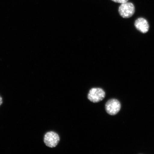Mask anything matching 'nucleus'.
<instances>
[{"label":"nucleus","mask_w":154,"mask_h":154,"mask_svg":"<svg viewBox=\"0 0 154 154\" xmlns=\"http://www.w3.org/2000/svg\"><path fill=\"white\" fill-rule=\"evenodd\" d=\"M60 140L57 133L53 131L48 132L44 136V141L45 145L50 148L56 147Z\"/></svg>","instance_id":"3"},{"label":"nucleus","mask_w":154,"mask_h":154,"mask_svg":"<svg viewBox=\"0 0 154 154\" xmlns=\"http://www.w3.org/2000/svg\"><path fill=\"white\" fill-rule=\"evenodd\" d=\"M3 103V99L0 96V106H1L2 104Z\"/></svg>","instance_id":"7"},{"label":"nucleus","mask_w":154,"mask_h":154,"mask_svg":"<svg viewBox=\"0 0 154 154\" xmlns=\"http://www.w3.org/2000/svg\"><path fill=\"white\" fill-rule=\"evenodd\" d=\"M134 26L138 31L143 33H146L149 30V23L143 18H140L137 19L135 22Z\"/></svg>","instance_id":"5"},{"label":"nucleus","mask_w":154,"mask_h":154,"mask_svg":"<svg viewBox=\"0 0 154 154\" xmlns=\"http://www.w3.org/2000/svg\"><path fill=\"white\" fill-rule=\"evenodd\" d=\"M119 14L123 18H130L134 14L135 8L133 4L130 2H125L121 4L119 7Z\"/></svg>","instance_id":"2"},{"label":"nucleus","mask_w":154,"mask_h":154,"mask_svg":"<svg viewBox=\"0 0 154 154\" xmlns=\"http://www.w3.org/2000/svg\"><path fill=\"white\" fill-rule=\"evenodd\" d=\"M105 92L101 88H93L88 92V98L90 101L94 103L101 101L105 97Z\"/></svg>","instance_id":"1"},{"label":"nucleus","mask_w":154,"mask_h":154,"mask_svg":"<svg viewBox=\"0 0 154 154\" xmlns=\"http://www.w3.org/2000/svg\"><path fill=\"white\" fill-rule=\"evenodd\" d=\"M121 105L118 100L114 99L109 100L105 105L106 112L111 115H115L120 111Z\"/></svg>","instance_id":"4"},{"label":"nucleus","mask_w":154,"mask_h":154,"mask_svg":"<svg viewBox=\"0 0 154 154\" xmlns=\"http://www.w3.org/2000/svg\"><path fill=\"white\" fill-rule=\"evenodd\" d=\"M111 1L116 3L122 4L128 2V0H111Z\"/></svg>","instance_id":"6"}]
</instances>
